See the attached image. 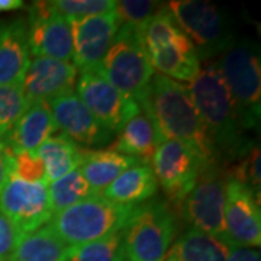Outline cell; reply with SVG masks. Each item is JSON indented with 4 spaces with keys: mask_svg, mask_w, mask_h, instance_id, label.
I'll list each match as a JSON object with an SVG mask.
<instances>
[{
    "mask_svg": "<svg viewBox=\"0 0 261 261\" xmlns=\"http://www.w3.org/2000/svg\"><path fill=\"white\" fill-rule=\"evenodd\" d=\"M140 105L151 118L161 140L181 142L203 164L219 163L209 130L183 84L154 74Z\"/></svg>",
    "mask_w": 261,
    "mask_h": 261,
    "instance_id": "cell-1",
    "label": "cell"
},
{
    "mask_svg": "<svg viewBox=\"0 0 261 261\" xmlns=\"http://www.w3.org/2000/svg\"><path fill=\"white\" fill-rule=\"evenodd\" d=\"M214 141L218 160H241L254 147L241 128L232 96L216 64L200 67L186 87Z\"/></svg>",
    "mask_w": 261,
    "mask_h": 261,
    "instance_id": "cell-2",
    "label": "cell"
},
{
    "mask_svg": "<svg viewBox=\"0 0 261 261\" xmlns=\"http://www.w3.org/2000/svg\"><path fill=\"white\" fill-rule=\"evenodd\" d=\"M138 29L152 70L174 82H192L197 75L202 67L200 58L167 6Z\"/></svg>",
    "mask_w": 261,
    "mask_h": 261,
    "instance_id": "cell-3",
    "label": "cell"
},
{
    "mask_svg": "<svg viewBox=\"0 0 261 261\" xmlns=\"http://www.w3.org/2000/svg\"><path fill=\"white\" fill-rule=\"evenodd\" d=\"M135 207L118 205L103 196L94 195L53 215L49 226L73 248L123 229Z\"/></svg>",
    "mask_w": 261,
    "mask_h": 261,
    "instance_id": "cell-4",
    "label": "cell"
},
{
    "mask_svg": "<svg viewBox=\"0 0 261 261\" xmlns=\"http://www.w3.org/2000/svg\"><path fill=\"white\" fill-rule=\"evenodd\" d=\"M96 68L121 93L140 102L154 77L140 29L128 23L121 25Z\"/></svg>",
    "mask_w": 261,
    "mask_h": 261,
    "instance_id": "cell-5",
    "label": "cell"
},
{
    "mask_svg": "<svg viewBox=\"0 0 261 261\" xmlns=\"http://www.w3.org/2000/svg\"><path fill=\"white\" fill-rule=\"evenodd\" d=\"M232 96L244 130L258 128L261 115V65L258 48L244 41L233 44L216 63Z\"/></svg>",
    "mask_w": 261,
    "mask_h": 261,
    "instance_id": "cell-6",
    "label": "cell"
},
{
    "mask_svg": "<svg viewBox=\"0 0 261 261\" xmlns=\"http://www.w3.org/2000/svg\"><path fill=\"white\" fill-rule=\"evenodd\" d=\"M174 233V215L166 203H141L122 229L126 261H164Z\"/></svg>",
    "mask_w": 261,
    "mask_h": 261,
    "instance_id": "cell-7",
    "label": "cell"
},
{
    "mask_svg": "<svg viewBox=\"0 0 261 261\" xmlns=\"http://www.w3.org/2000/svg\"><path fill=\"white\" fill-rule=\"evenodd\" d=\"M167 9L193 44L200 60L224 54L235 44L229 20L214 3L174 0L168 3Z\"/></svg>",
    "mask_w": 261,
    "mask_h": 261,
    "instance_id": "cell-8",
    "label": "cell"
},
{
    "mask_svg": "<svg viewBox=\"0 0 261 261\" xmlns=\"http://www.w3.org/2000/svg\"><path fill=\"white\" fill-rule=\"evenodd\" d=\"M180 205L192 229L209 233L228 244L224 221L225 176L219 163L207 164L200 170L196 185Z\"/></svg>",
    "mask_w": 261,
    "mask_h": 261,
    "instance_id": "cell-9",
    "label": "cell"
},
{
    "mask_svg": "<svg viewBox=\"0 0 261 261\" xmlns=\"http://www.w3.org/2000/svg\"><path fill=\"white\" fill-rule=\"evenodd\" d=\"M75 86V94L80 100L103 128L113 135L142 109L140 102L121 93L99 73L97 68L82 71L77 77Z\"/></svg>",
    "mask_w": 261,
    "mask_h": 261,
    "instance_id": "cell-10",
    "label": "cell"
},
{
    "mask_svg": "<svg viewBox=\"0 0 261 261\" xmlns=\"http://www.w3.org/2000/svg\"><path fill=\"white\" fill-rule=\"evenodd\" d=\"M224 221L229 247L255 248L261 244L260 197L248 185L225 174Z\"/></svg>",
    "mask_w": 261,
    "mask_h": 261,
    "instance_id": "cell-11",
    "label": "cell"
},
{
    "mask_svg": "<svg viewBox=\"0 0 261 261\" xmlns=\"http://www.w3.org/2000/svg\"><path fill=\"white\" fill-rule=\"evenodd\" d=\"M0 212L20 232H34L51 221L53 211L45 181L31 183L10 176L0 192Z\"/></svg>",
    "mask_w": 261,
    "mask_h": 261,
    "instance_id": "cell-12",
    "label": "cell"
},
{
    "mask_svg": "<svg viewBox=\"0 0 261 261\" xmlns=\"http://www.w3.org/2000/svg\"><path fill=\"white\" fill-rule=\"evenodd\" d=\"M203 164L195 152L181 142L166 140L152 155V173L163 192L174 203H181L196 185Z\"/></svg>",
    "mask_w": 261,
    "mask_h": 261,
    "instance_id": "cell-13",
    "label": "cell"
},
{
    "mask_svg": "<svg viewBox=\"0 0 261 261\" xmlns=\"http://www.w3.org/2000/svg\"><path fill=\"white\" fill-rule=\"evenodd\" d=\"M29 53L35 57L70 61L73 37L68 20L58 13L51 2H34L28 18Z\"/></svg>",
    "mask_w": 261,
    "mask_h": 261,
    "instance_id": "cell-14",
    "label": "cell"
},
{
    "mask_svg": "<svg viewBox=\"0 0 261 261\" xmlns=\"http://www.w3.org/2000/svg\"><path fill=\"white\" fill-rule=\"evenodd\" d=\"M73 37V61L80 71L92 70L100 64L105 54L112 45L121 22L115 13L89 16L70 20Z\"/></svg>",
    "mask_w": 261,
    "mask_h": 261,
    "instance_id": "cell-15",
    "label": "cell"
},
{
    "mask_svg": "<svg viewBox=\"0 0 261 261\" xmlns=\"http://www.w3.org/2000/svg\"><path fill=\"white\" fill-rule=\"evenodd\" d=\"M48 106L57 128L77 145L102 147L112 141L113 134L103 128L74 92L51 99Z\"/></svg>",
    "mask_w": 261,
    "mask_h": 261,
    "instance_id": "cell-16",
    "label": "cell"
},
{
    "mask_svg": "<svg viewBox=\"0 0 261 261\" xmlns=\"http://www.w3.org/2000/svg\"><path fill=\"white\" fill-rule=\"evenodd\" d=\"M77 68L70 61L35 57L29 63L22 82V92L28 103L49 102L73 92L77 83Z\"/></svg>",
    "mask_w": 261,
    "mask_h": 261,
    "instance_id": "cell-17",
    "label": "cell"
},
{
    "mask_svg": "<svg viewBox=\"0 0 261 261\" xmlns=\"http://www.w3.org/2000/svg\"><path fill=\"white\" fill-rule=\"evenodd\" d=\"M29 56L27 22L18 18L0 27V87L22 86L31 63Z\"/></svg>",
    "mask_w": 261,
    "mask_h": 261,
    "instance_id": "cell-18",
    "label": "cell"
},
{
    "mask_svg": "<svg viewBox=\"0 0 261 261\" xmlns=\"http://www.w3.org/2000/svg\"><path fill=\"white\" fill-rule=\"evenodd\" d=\"M57 129L48 102L29 103L6 137V142L13 154L23 151L35 152Z\"/></svg>",
    "mask_w": 261,
    "mask_h": 261,
    "instance_id": "cell-19",
    "label": "cell"
},
{
    "mask_svg": "<svg viewBox=\"0 0 261 261\" xmlns=\"http://www.w3.org/2000/svg\"><path fill=\"white\" fill-rule=\"evenodd\" d=\"M159 183L148 161L138 160L126 168L119 177L113 180L103 190V197L113 203L125 206H138L157 193Z\"/></svg>",
    "mask_w": 261,
    "mask_h": 261,
    "instance_id": "cell-20",
    "label": "cell"
},
{
    "mask_svg": "<svg viewBox=\"0 0 261 261\" xmlns=\"http://www.w3.org/2000/svg\"><path fill=\"white\" fill-rule=\"evenodd\" d=\"M161 142L163 140L151 118L144 109H141L118 132V138L112 145V149L132 159L148 161L152 159Z\"/></svg>",
    "mask_w": 261,
    "mask_h": 261,
    "instance_id": "cell-21",
    "label": "cell"
},
{
    "mask_svg": "<svg viewBox=\"0 0 261 261\" xmlns=\"http://www.w3.org/2000/svg\"><path fill=\"white\" fill-rule=\"evenodd\" d=\"M137 161V159L121 154L112 148L99 151L84 149L82 164L79 168L94 195H99Z\"/></svg>",
    "mask_w": 261,
    "mask_h": 261,
    "instance_id": "cell-22",
    "label": "cell"
},
{
    "mask_svg": "<svg viewBox=\"0 0 261 261\" xmlns=\"http://www.w3.org/2000/svg\"><path fill=\"white\" fill-rule=\"evenodd\" d=\"M70 252L71 247L47 225L23 233L10 261H68Z\"/></svg>",
    "mask_w": 261,
    "mask_h": 261,
    "instance_id": "cell-23",
    "label": "cell"
},
{
    "mask_svg": "<svg viewBox=\"0 0 261 261\" xmlns=\"http://www.w3.org/2000/svg\"><path fill=\"white\" fill-rule=\"evenodd\" d=\"M83 151L74 141H71L64 134L49 137L39 148L35 151L45 166V180L56 181L73 170L80 167Z\"/></svg>",
    "mask_w": 261,
    "mask_h": 261,
    "instance_id": "cell-24",
    "label": "cell"
},
{
    "mask_svg": "<svg viewBox=\"0 0 261 261\" xmlns=\"http://www.w3.org/2000/svg\"><path fill=\"white\" fill-rule=\"evenodd\" d=\"M178 261H228L231 247L209 233L189 229L174 244Z\"/></svg>",
    "mask_w": 261,
    "mask_h": 261,
    "instance_id": "cell-25",
    "label": "cell"
},
{
    "mask_svg": "<svg viewBox=\"0 0 261 261\" xmlns=\"http://www.w3.org/2000/svg\"><path fill=\"white\" fill-rule=\"evenodd\" d=\"M92 196H94L93 190L84 180L80 168H75L71 173L53 181L48 187V197L53 214L61 212Z\"/></svg>",
    "mask_w": 261,
    "mask_h": 261,
    "instance_id": "cell-26",
    "label": "cell"
},
{
    "mask_svg": "<svg viewBox=\"0 0 261 261\" xmlns=\"http://www.w3.org/2000/svg\"><path fill=\"white\" fill-rule=\"evenodd\" d=\"M68 261H126L122 229L93 243L73 247Z\"/></svg>",
    "mask_w": 261,
    "mask_h": 261,
    "instance_id": "cell-27",
    "label": "cell"
},
{
    "mask_svg": "<svg viewBox=\"0 0 261 261\" xmlns=\"http://www.w3.org/2000/svg\"><path fill=\"white\" fill-rule=\"evenodd\" d=\"M28 105L22 92V86L0 87V140L9 135L22 113L27 111Z\"/></svg>",
    "mask_w": 261,
    "mask_h": 261,
    "instance_id": "cell-28",
    "label": "cell"
},
{
    "mask_svg": "<svg viewBox=\"0 0 261 261\" xmlns=\"http://www.w3.org/2000/svg\"><path fill=\"white\" fill-rule=\"evenodd\" d=\"M51 5L68 22L109 13L115 9L113 0H54Z\"/></svg>",
    "mask_w": 261,
    "mask_h": 261,
    "instance_id": "cell-29",
    "label": "cell"
},
{
    "mask_svg": "<svg viewBox=\"0 0 261 261\" xmlns=\"http://www.w3.org/2000/svg\"><path fill=\"white\" fill-rule=\"evenodd\" d=\"M164 5L151 0H121L115 2V13L121 25L128 23L140 28L151 16H154Z\"/></svg>",
    "mask_w": 261,
    "mask_h": 261,
    "instance_id": "cell-30",
    "label": "cell"
},
{
    "mask_svg": "<svg viewBox=\"0 0 261 261\" xmlns=\"http://www.w3.org/2000/svg\"><path fill=\"white\" fill-rule=\"evenodd\" d=\"M13 176L22 178L25 181L37 183L45 181V166L42 160L37 155V152H16L15 154V166Z\"/></svg>",
    "mask_w": 261,
    "mask_h": 261,
    "instance_id": "cell-31",
    "label": "cell"
},
{
    "mask_svg": "<svg viewBox=\"0 0 261 261\" xmlns=\"http://www.w3.org/2000/svg\"><path fill=\"white\" fill-rule=\"evenodd\" d=\"M23 232H20L5 215L0 212V261L12 258Z\"/></svg>",
    "mask_w": 261,
    "mask_h": 261,
    "instance_id": "cell-32",
    "label": "cell"
},
{
    "mask_svg": "<svg viewBox=\"0 0 261 261\" xmlns=\"http://www.w3.org/2000/svg\"><path fill=\"white\" fill-rule=\"evenodd\" d=\"M15 154L6 142V138L0 140V192L13 174Z\"/></svg>",
    "mask_w": 261,
    "mask_h": 261,
    "instance_id": "cell-33",
    "label": "cell"
},
{
    "mask_svg": "<svg viewBox=\"0 0 261 261\" xmlns=\"http://www.w3.org/2000/svg\"><path fill=\"white\" fill-rule=\"evenodd\" d=\"M228 261H260V251L250 247H232Z\"/></svg>",
    "mask_w": 261,
    "mask_h": 261,
    "instance_id": "cell-34",
    "label": "cell"
},
{
    "mask_svg": "<svg viewBox=\"0 0 261 261\" xmlns=\"http://www.w3.org/2000/svg\"><path fill=\"white\" fill-rule=\"evenodd\" d=\"M23 8L22 0H0V12H10Z\"/></svg>",
    "mask_w": 261,
    "mask_h": 261,
    "instance_id": "cell-35",
    "label": "cell"
},
{
    "mask_svg": "<svg viewBox=\"0 0 261 261\" xmlns=\"http://www.w3.org/2000/svg\"><path fill=\"white\" fill-rule=\"evenodd\" d=\"M164 261H178V258H177V257H176V255H174V252L170 250V251L167 252V255H166V258H164Z\"/></svg>",
    "mask_w": 261,
    "mask_h": 261,
    "instance_id": "cell-36",
    "label": "cell"
},
{
    "mask_svg": "<svg viewBox=\"0 0 261 261\" xmlns=\"http://www.w3.org/2000/svg\"><path fill=\"white\" fill-rule=\"evenodd\" d=\"M8 261H10V260H8Z\"/></svg>",
    "mask_w": 261,
    "mask_h": 261,
    "instance_id": "cell-37",
    "label": "cell"
}]
</instances>
